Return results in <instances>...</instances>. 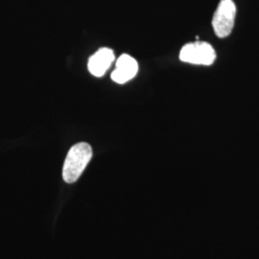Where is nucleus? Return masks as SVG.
Here are the masks:
<instances>
[{
    "label": "nucleus",
    "instance_id": "2",
    "mask_svg": "<svg viewBox=\"0 0 259 259\" xmlns=\"http://www.w3.org/2000/svg\"><path fill=\"white\" fill-rule=\"evenodd\" d=\"M216 59L213 47L204 41H195L185 45L180 53L182 62L199 65H212Z\"/></svg>",
    "mask_w": 259,
    "mask_h": 259
},
{
    "label": "nucleus",
    "instance_id": "3",
    "mask_svg": "<svg viewBox=\"0 0 259 259\" xmlns=\"http://www.w3.org/2000/svg\"><path fill=\"white\" fill-rule=\"evenodd\" d=\"M236 7L232 0H222L215 11L212 19L213 30L219 37H228L232 33Z\"/></svg>",
    "mask_w": 259,
    "mask_h": 259
},
{
    "label": "nucleus",
    "instance_id": "4",
    "mask_svg": "<svg viewBox=\"0 0 259 259\" xmlns=\"http://www.w3.org/2000/svg\"><path fill=\"white\" fill-rule=\"evenodd\" d=\"M139 71L138 62L128 54L121 55L115 65V69L111 73V79L117 83H125L132 80Z\"/></svg>",
    "mask_w": 259,
    "mask_h": 259
},
{
    "label": "nucleus",
    "instance_id": "5",
    "mask_svg": "<svg viewBox=\"0 0 259 259\" xmlns=\"http://www.w3.org/2000/svg\"><path fill=\"white\" fill-rule=\"evenodd\" d=\"M115 56L111 48H100L89 60V71L95 77H102L114 62Z\"/></svg>",
    "mask_w": 259,
    "mask_h": 259
},
{
    "label": "nucleus",
    "instance_id": "1",
    "mask_svg": "<svg viewBox=\"0 0 259 259\" xmlns=\"http://www.w3.org/2000/svg\"><path fill=\"white\" fill-rule=\"evenodd\" d=\"M93 157V148L89 143L80 142L68 151L63 167V179L66 184H73L83 174Z\"/></svg>",
    "mask_w": 259,
    "mask_h": 259
}]
</instances>
